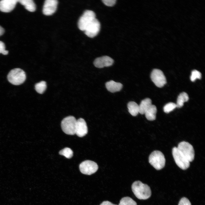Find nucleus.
Here are the masks:
<instances>
[{"label": "nucleus", "instance_id": "1", "mask_svg": "<svg viewBox=\"0 0 205 205\" xmlns=\"http://www.w3.org/2000/svg\"><path fill=\"white\" fill-rule=\"evenodd\" d=\"M132 189L136 196L140 200L147 199L151 195V190L149 186L139 181L133 183Z\"/></svg>", "mask_w": 205, "mask_h": 205}, {"label": "nucleus", "instance_id": "2", "mask_svg": "<svg viewBox=\"0 0 205 205\" xmlns=\"http://www.w3.org/2000/svg\"><path fill=\"white\" fill-rule=\"evenodd\" d=\"M150 164L157 170L163 168L165 163V156L161 151L156 150L152 152L149 157Z\"/></svg>", "mask_w": 205, "mask_h": 205}, {"label": "nucleus", "instance_id": "3", "mask_svg": "<svg viewBox=\"0 0 205 205\" xmlns=\"http://www.w3.org/2000/svg\"><path fill=\"white\" fill-rule=\"evenodd\" d=\"M26 79L25 72L19 68L12 69L7 75V79L9 82L15 85L22 84L25 81Z\"/></svg>", "mask_w": 205, "mask_h": 205}, {"label": "nucleus", "instance_id": "4", "mask_svg": "<svg viewBox=\"0 0 205 205\" xmlns=\"http://www.w3.org/2000/svg\"><path fill=\"white\" fill-rule=\"evenodd\" d=\"M76 121L75 118L72 116H69L64 118L61 123L63 131L67 134H75Z\"/></svg>", "mask_w": 205, "mask_h": 205}, {"label": "nucleus", "instance_id": "5", "mask_svg": "<svg viewBox=\"0 0 205 205\" xmlns=\"http://www.w3.org/2000/svg\"><path fill=\"white\" fill-rule=\"evenodd\" d=\"M172 155L177 165L183 170H186L190 166V162L176 147L173 148Z\"/></svg>", "mask_w": 205, "mask_h": 205}, {"label": "nucleus", "instance_id": "6", "mask_svg": "<svg viewBox=\"0 0 205 205\" xmlns=\"http://www.w3.org/2000/svg\"><path fill=\"white\" fill-rule=\"evenodd\" d=\"M95 17V14L93 11L89 10L85 11L78 20V25L79 29L84 31L87 26Z\"/></svg>", "mask_w": 205, "mask_h": 205}, {"label": "nucleus", "instance_id": "7", "mask_svg": "<svg viewBox=\"0 0 205 205\" xmlns=\"http://www.w3.org/2000/svg\"><path fill=\"white\" fill-rule=\"evenodd\" d=\"M177 147L190 162L194 160V151L192 146L189 143L185 141L181 142Z\"/></svg>", "mask_w": 205, "mask_h": 205}, {"label": "nucleus", "instance_id": "8", "mask_svg": "<svg viewBox=\"0 0 205 205\" xmlns=\"http://www.w3.org/2000/svg\"><path fill=\"white\" fill-rule=\"evenodd\" d=\"M79 168L83 174L90 175L96 172L98 169V166L95 162L89 160L82 162L79 165Z\"/></svg>", "mask_w": 205, "mask_h": 205}, {"label": "nucleus", "instance_id": "9", "mask_svg": "<svg viewBox=\"0 0 205 205\" xmlns=\"http://www.w3.org/2000/svg\"><path fill=\"white\" fill-rule=\"evenodd\" d=\"M151 80L158 87H163L167 83L166 79L163 72L158 69L153 70L151 74Z\"/></svg>", "mask_w": 205, "mask_h": 205}, {"label": "nucleus", "instance_id": "10", "mask_svg": "<svg viewBox=\"0 0 205 205\" xmlns=\"http://www.w3.org/2000/svg\"><path fill=\"white\" fill-rule=\"evenodd\" d=\"M100 28V23L95 18L87 27L84 30L85 33L88 37L93 38L97 35Z\"/></svg>", "mask_w": 205, "mask_h": 205}, {"label": "nucleus", "instance_id": "11", "mask_svg": "<svg viewBox=\"0 0 205 205\" xmlns=\"http://www.w3.org/2000/svg\"><path fill=\"white\" fill-rule=\"evenodd\" d=\"M58 1L56 0L45 1L42 10L43 14L46 15H50L56 11Z\"/></svg>", "mask_w": 205, "mask_h": 205}, {"label": "nucleus", "instance_id": "12", "mask_svg": "<svg viewBox=\"0 0 205 205\" xmlns=\"http://www.w3.org/2000/svg\"><path fill=\"white\" fill-rule=\"evenodd\" d=\"M87 127L85 120L81 118L77 120L75 134L78 136L82 137L87 134Z\"/></svg>", "mask_w": 205, "mask_h": 205}, {"label": "nucleus", "instance_id": "13", "mask_svg": "<svg viewBox=\"0 0 205 205\" xmlns=\"http://www.w3.org/2000/svg\"><path fill=\"white\" fill-rule=\"evenodd\" d=\"M114 62L112 59L107 56H104L96 58L94 62L95 67L99 68L109 67L112 65Z\"/></svg>", "mask_w": 205, "mask_h": 205}, {"label": "nucleus", "instance_id": "14", "mask_svg": "<svg viewBox=\"0 0 205 205\" xmlns=\"http://www.w3.org/2000/svg\"><path fill=\"white\" fill-rule=\"evenodd\" d=\"M18 0H2L0 1V11L9 13L15 8Z\"/></svg>", "mask_w": 205, "mask_h": 205}, {"label": "nucleus", "instance_id": "15", "mask_svg": "<svg viewBox=\"0 0 205 205\" xmlns=\"http://www.w3.org/2000/svg\"><path fill=\"white\" fill-rule=\"evenodd\" d=\"M107 90L111 93L120 91L122 88V85L120 83L116 82L113 80L108 81L105 84Z\"/></svg>", "mask_w": 205, "mask_h": 205}, {"label": "nucleus", "instance_id": "16", "mask_svg": "<svg viewBox=\"0 0 205 205\" xmlns=\"http://www.w3.org/2000/svg\"><path fill=\"white\" fill-rule=\"evenodd\" d=\"M157 109L155 106L152 104L146 110L144 114L146 118L150 121L155 119Z\"/></svg>", "mask_w": 205, "mask_h": 205}, {"label": "nucleus", "instance_id": "17", "mask_svg": "<svg viewBox=\"0 0 205 205\" xmlns=\"http://www.w3.org/2000/svg\"><path fill=\"white\" fill-rule=\"evenodd\" d=\"M151 100L149 98L142 100L139 105V113L142 114H144L146 110L152 105Z\"/></svg>", "mask_w": 205, "mask_h": 205}, {"label": "nucleus", "instance_id": "18", "mask_svg": "<svg viewBox=\"0 0 205 205\" xmlns=\"http://www.w3.org/2000/svg\"><path fill=\"white\" fill-rule=\"evenodd\" d=\"M18 2L29 11L33 12L36 10V5L32 0H18Z\"/></svg>", "mask_w": 205, "mask_h": 205}, {"label": "nucleus", "instance_id": "19", "mask_svg": "<svg viewBox=\"0 0 205 205\" xmlns=\"http://www.w3.org/2000/svg\"><path fill=\"white\" fill-rule=\"evenodd\" d=\"M127 107L129 112L133 116H137L139 113V105L134 101L129 102Z\"/></svg>", "mask_w": 205, "mask_h": 205}, {"label": "nucleus", "instance_id": "20", "mask_svg": "<svg viewBox=\"0 0 205 205\" xmlns=\"http://www.w3.org/2000/svg\"><path fill=\"white\" fill-rule=\"evenodd\" d=\"M189 99V97L188 94L184 92H183L178 96L176 104L177 107L180 108L182 107L184 103L187 101Z\"/></svg>", "mask_w": 205, "mask_h": 205}, {"label": "nucleus", "instance_id": "21", "mask_svg": "<svg viewBox=\"0 0 205 205\" xmlns=\"http://www.w3.org/2000/svg\"><path fill=\"white\" fill-rule=\"evenodd\" d=\"M46 87V83L44 81H42L37 83L35 86L36 91L40 94H42L45 91Z\"/></svg>", "mask_w": 205, "mask_h": 205}, {"label": "nucleus", "instance_id": "22", "mask_svg": "<svg viewBox=\"0 0 205 205\" xmlns=\"http://www.w3.org/2000/svg\"><path fill=\"white\" fill-rule=\"evenodd\" d=\"M118 205H137L136 202L131 198L127 196L122 198Z\"/></svg>", "mask_w": 205, "mask_h": 205}, {"label": "nucleus", "instance_id": "23", "mask_svg": "<svg viewBox=\"0 0 205 205\" xmlns=\"http://www.w3.org/2000/svg\"><path fill=\"white\" fill-rule=\"evenodd\" d=\"M60 155L64 156L68 159L71 158L73 156V152L70 148L65 147L61 150L59 152Z\"/></svg>", "mask_w": 205, "mask_h": 205}, {"label": "nucleus", "instance_id": "24", "mask_svg": "<svg viewBox=\"0 0 205 205\" xmlns=\"http://www.w3.org/2000/svg\"><path fill=\"white\" fill-rule=\"evenodd\" d=\"M177 107L176 104L172 102H170L166 104L163 107L164 112L168 113L173 111Z\"/></svg>", "mask_w": 205, "mask_h": 205}, {"label": "nucleus", "instance_id": "25", "mask_svg": "<svg viewBox=\"0 0 205 205\" xmlns=\"http://www.w3.org/2000/svg\"><path fill=\"white\" fill-rule=\"evenodd\" d=\"M201 77L202 75L200 72L196 70H194L192 71L190 79L192 81L194 82L196 79H201Z\"/></svg>", "mask_w": 205, "mask_h": 205}, {"label": "nucleus", "instance_id": "26", "mask_svg": "<svg viewBox=\"0 0 205 205\" xmlns=\"http://www.w3.org/2000/svg\"><path fill=\"white\" fill-rule=\"evenodd\" d=\"M5 47L4 43L0 41V53L6 55L8 54V51L5 50Z\"/></svg>", "mask_w": 205, "mask_h": 205}, {"label": "nucleus", "instance_id": "27", "mask_svg": "<svg viewBox=\"0 0 205 205\" xmlns=\"http://www.w3.org/2000/svg\"><path fill=\"white\" fill-rule=\"evenodd\" d=\"M178 205H191V204L188 199L185 197H183L180 200Z\"/></svg>", "mask_w": 205, "mask_h": 205}, {"label": "nucleus", "instance_id": "28", "mask_svg": "<svg viewBox=\"0 0 205 205\" xmlns=\"http://www.w3.org/2000/svg\"><path fill=\"white\" fill-rule=\"evenodd\" d=\"M103 3L106 5L108 6H113L115 4L116 0H102Z\"/></svg>", "mask_w": 205, "mask_h": 205}, {"label": "nucleus", "instance_id": "29", "mask_svg": "<svg viewBox=\"0 0 205 205\" xmlns=\"http://www.w3.org/2000/svg\"><path fill=\"white\" fill-rule=\"evenodd\" d=\"M100 205H117L112 204V203L108 201H105L103 202Z\"/></svg>", "mask_w": 205, "mask_h": 205}, {"label": "nucleus", "instance_id": "30", "mask_svg": "<svg viewBox=\"0 0 205 205\" xmlns=\"http://www.w3.org/2000/svg\"><path fill=\"white\" fill-rule=\"evenodd\" d=\"M4 32V29L0 26V36L2 35Z\"/></svg>", "mask_w": 205, "mask_h": 205}]
</instances>
